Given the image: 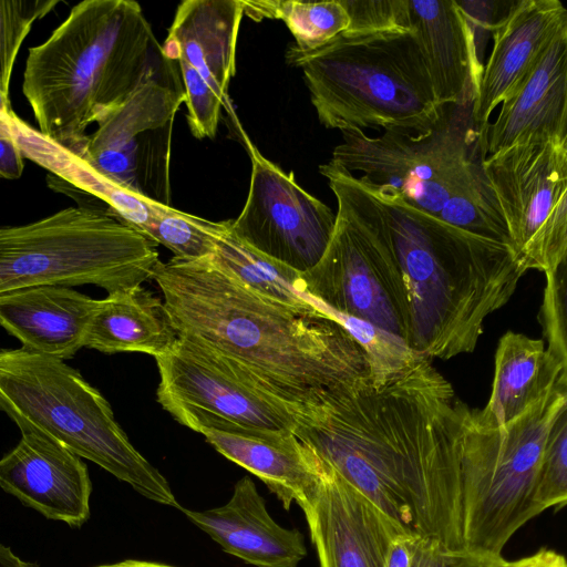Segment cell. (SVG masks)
<instances>
[{"label":"cell","mask_w":567,"mask_h":567,"mask_svg":"<svg viewBox=\"0 0 567 567\" xmlns=\"http://www.w3.org/2000/svg\"><path fill=\"white\" fill-rule=\"evenodd\" d=\"M155 360L157 401L172 416L207 413L250 427L293 432L297 415L288 406L240 379L207 347L177 336L171 351Z\"/></svg>","instance_id":"obj_14"},{"label":"cell","mask_w":567,"mask_h":567,"mask_svg":"<svg viewBox=\"0 0 567 567\" xmlns=\"http://www.w3.org/2000/svg\"><path fill=\"white\" fill-rule=\"evenodd\" d=\"M152 279L178 337L207 347L296 415L372 377L359 343L315 301L300 309L268 299L210 257L159 260Z\"/></svg>","instance_id":"obj_2"},{"label":"cell","mask_w":567,"mask_h":567,"mask_svg":"<svg viewBox=\"0 0 567 567\" xmlns=\"http://www.w3.org/2000/svg\"><path fill=\"white\" fill-rule=\"evenodd\" d=\"M185 92L175 65L141 85L97 123L72 167L142 198L171 206L169 162L175 115Z\"/></svg>","instance_id":"obj_11"},{"label":"cell","mask_w":567,"mask_h":567,"mask_svg":"<svg viewBox=\"0 0 567 567\" xmlns=\"http://www.w3.org/2000/svg\"><path fill=\"white\" fill-rule=\"evenodd\" d=\"M95 567H173V566L159 564V563L128 559V560H124V561L116 563V564L100 565V566H95Z\"/></svg>","instance_id":"obj_40"},{"label":"cell","mask_w":567,"mask_h":567,"mask_svg":"<svg viewBox=\"0 0 567 567\" xmlns=\"http://www.w3.org/2000/svg\"><path fill=\"white\" fill-rule=\"evenodd\" d=\"M512 567H567V564L559 553L542 548L530 556L513 561Z\"/></svg>","instance_id":"obj_38"},{"label":"cell","mask_w":567,"mask_h":567,"mask_svg":"<svg viewBox=\"0 0 567 567\" xmlns=\"http://www.w3.org/2000/svg\"><path fill=\"white\" fill-rule=\"evenodd\" d=\"M0 567H38L32 563L20 559L9 547L0 544Z\"/></svg>","instance_id":"obj_39"},{"label":"cell","mask_w":567,"mask_h":567,"mask_svg":"<svg viewBox=\"0 0 567 567\" xmlns=\"http://www.w3.org/2000/svg\"><path fill=\"white\" fill-rule=\"evenodd\" d=\"M411 31L439 103L473 105L483 65L467 16L456 0H408Z\"/></svg>","instance_id":"obj_21"},{"label":"cell","mask_w":567,"mask_h":567,"mask_svg":"<svg viewBox=\"0 0 567 567\" xmlns=\"http://www.w3.org/2000/svg\"><path fill=\"white\" fill-rule=\"evenodd\" d=\"M302 512L320 567H384L392 539L409 532L322 462Z\"/></svg>","instance_id":"obj_16"},{"label":"cell","mask_w":567,"mask_h":567,"mask_svg":"<svg viewBox=\"0 0 567 567\" xmlns=\"http://www.w3.org/2000/svg\"><path fill=\"white\" fill-rule=\"evenodd\" d=\"M472 105H446L439 123L422 134L341 132L331 162L361 173V181L388 186L409 204L435 217L444 203L482 175Z\"/></svg>","instance_id":"obj_10"},{"label":"cell","mask_w":567,"mask_h":567,"mask_svg":"<svg viewBox=\"0 0 567 567\" xmlns=\"http://www.w3.org/2000/svg\"><path fill=\"white\" fill-rule=\"evenodd\" d=\"M100 301L65 286L17 289L0 295V326L22 348L64 361L84 348Z\"/></svg>","instance_id":"obj_22"},{"label":"cell","mask_w":567,"mask_h":567,"mask_svg":"<svg viewBox=\"0 0 567 567\" xmlns=\"http://www.w3.org/2000/svg\"><path fill=\"white\" fill-rule=\"evenodd\" d=\"M181 511L224 551L249 565L297 567L307 556L303 535L272 519L265 499L248 476L236 483L225 505L202 512L183 507Z\"/></svg>","instance_id":"obj_20"},{"label":"cell","mask_w":567,"mask_h":567,"mask_svg":"<svg viewBox=\"0 0 567 567\" xmlns=\"http://www.w3.org/2000/svg\"><path fill=\"white\" fill-rule=\"evenodd\" d=\"M200 433L214 449L262 481L289 511L302 509L312 498L321 462L292 431L250 427L218 416L185 412L173 416Z\"/></svg>","instance_id":"obj_15"},{"label":"cell","mask_w":567,"mask_h":567,"mask_svg":"<svg viewBox=\"0 0 567 567\" xmlns=\"http://www.w3.org/2000/svg\"><path fill=\"white\" fill-rule=\"evenodd\" d=\"M365 184L401 267L410 348L442 360L473 352L485 319L507 303L525 274L512 249L417 209L391 187Z\"/></svg>","instance_id":"obj_4"},{"label":"cell","mask_w":567,"mask_h":567,"mask_svg":"<svg viewBox=\"0 0 567 567\" xmlns=\"http://www.w3.org/2000/svg\"><path fill=\"white\" fill-rule=\"evenodd\" d=\"M12 116L0 114V178L18 179L24 169V157L13 131Z\"/></svg>","instance_id":"obj_34"},{"label":"cell","mask_w":567,"mask_h":567,"mask_svg":"<svg viewBox=\"0 0 567 567\" xmlns=\"http://www.w3.org/2000/svg\"><path fill=\"white\" fill-rule=\"evenodd\" d=\"M0 114L6 116H12L14 115L9 96L4 95L2 92H0Z\"/></svg>","instance_id":"obj_41"},{"label":"cell","mask_w":567,"mask_h":567,"mask_svg":"<svg viewBox=\"0 0 567 567\" xmlns=\"http://www.w3.org/2000/svg\"><path fill=\"white\" fill-rule=\"evenodd\" d=\"M567 501V411L553 425L536 481V503L544 512L563 507Z\"/></svg>","instance_id":"obj_31"},{"label":"cell","mask_w":567,"mask_h":567,"mask_svg":"<svg viewBox=\"0 0 567 567\" xmlns=\"http://www.w3.org/2000/svg\"><path fill=\"white\" fill-rule=\"evenodd\" d=\"M60 0H0V92L9 96L18 52L37 20L44 18Z\"/></svg>","instance_id":"obj_30"},{"label":"cell","mask_w":567,"mask_h":567,"mask_svg":"<svg viewBox=\"0 0 567 567\" xmlns=\"http://www.w3.org/2000/svg\"><path fill=\"white\" fill-rule=\"evenodd\" d=\"M0 486L47 518L80 527L90 517L86 464L40 433L21 432L17 446L0 460Z\"/></svg>","instance_id":"obj_17"},{"label":"cell","mask_w":567,"mask_h":567,"mask_svg":"<svg viewBox=\"0 0 567 567\" xmlns=\"http://www.w3.org/2000/svg\"><path fill=\"white\" fill-rule=\"evenodd\" d=\"M565 411L567 380L507 425L480 430L467 416L461 456L465 550L501 555L509 538L543 513L536 503L538 468L549 432Z\"/></svg>","instance_id":"obj_9"},{"label":"cell","mask_w":567,"mask_h":567,"mask_svg":"<svg viewBox=\"0 0 567 567\" xmlns=\"http://www.w3.org/2000/svg\"><path fill=\"white\" fill-rule=\"evenodd\" d=\"M437 218L468 233L509 246L504 216L484 174L467 188L450 197Z\"/></svg>","instance_id":"obj_29"},{"label":"cell","mask_w":567,"mask_h":567,"mask_svg":"<svg viewBox=\"0 0 567 567\" xmlns=\"http://www.w3.org/2000/svg\"><path fill=\"white\" fill-rule=\"evenodd\" d=\"M319 172L337 199L336 224L319 261L300 274V290L330 311L364 320L408 343V293L379 203L364 182L333 162Z\"/></svg>","instance_id":"obj_8"},{"label":"cell","mask_w":567,"mask_h":567,"mask_svg":"<svg viewBox=\"0 0 567 567\" xmlns=\"http://www.w3.org/2000/svg\"><path fill=\"white\" fill-rule=\"evenodd\" d=\"M468 412L423 357L382 384L369 377L333 393L297 415L293 434L399 525L457 551Z\"/></svg>","instance_id":"obj_1"},{"label":"cell","mask_w":567,"mask_h":567,"mask_svg":"<svg viewBox=\"0 0 567 567\" xmlns=\"http://www.w3.org/2000/svg\"><path fill=\"white\" fill-rule=\"evenodd\" d=\"M445 551L436 539L417 535L411 567H444Z\"/></svg>","instance_id":"obj_36"},{"label":"cell","mask_w":567,"mask_h":567,"mask_svg":"<svg viewBox=\"0 0 567 567\" xmlns=\"http://www.w3.org/2000/svg\"><path fill=\"white\" fill-rule=\"evenodd\" d=\"M519 268L556 274L567 255V138L512 146L481 161Z\"/></svg>","instance_id":"obj_12"},{"label":"cell","mask_w":567,"mask_h":567,"mask_svg":"<svg viewBox=\"0 0 567 567\" xmlns=\"http://www.w3.org/2000/svg\"><path fill=\"white\" fill-rule=\"evenodd\" d=\"M175 64L140 3L84 0L43 43L29 49L22 92L40 134L75 153L91 124Z\"/></svg>","instance_id":"obj_3"},{"label":"cell","mask_w":567,"mask_h":567,"mask_svg":"<svg viewBox=\"0 0 567 567\" xmlns=\"http://www.w3.org/2000/svg\"><path fill=\"white\" fill-rule=\"evenodd\" d=\"M566 380L567 367L549 357L543 340L508 331L496 349L491 398L483 409L470 410L468 423L480 430L507 425Z\"/></svg>","instance_id":"obj_24"},{"label":"cell","mask_w":567,"mask_h":567,"mask_svg":"<svg viewBox=\"0 0 567 567\" xmlns=\"http://www.w3.org/2000/svg\"><path fill=\"white\" fill-rule=\"evenodd\" d=\"M348 17L347 32L411 31L408 0H341Z\"/></svg>","instance_id":"obj_32"},{"label":"cell","mask_w":567,"mask_h":567,"mask_svg":"<svg viewBox=\"0 0 567 567\" xmlns=\"http://www.w3.org/2000/svg\"><path fill=\"white\" fill-rule=\"evenodd\" d=\"M225 228L226 220L210 221L161 204L140 233L168 248L175 258L196 260L214 255Z\"/></svg>","instance_id":"obj_28"},{"label":"cell","mask_w":567,"mask_h":567,"mask_svg":"<svg viewBox=\"0 0 567 567\" xmlns=\"http://www.w3.org/2000/svg\"><path fill=\"white\" fill-rule=\"evenodd\" d=\"M245 16L251 19H279L295 38L296 50H316L349 27V17L341 0L299 1L270 0L243 1Z\"/></svg>","instance_id":"obj_27"},{"label":"cell","mask_w":567,"mask_h":567,"mask_svg":"<svg viewBox=\"0 0 567 567\" xmlns=\"http://www.w3.org/2000/svg\"><path fill=\"white\" fill-rule=\"evenodd\" d=\"M240 0H186L175 13L162 44L164 55L192 68L227 102L236 72L238 31L244 18Z\"/></svg>","instance_id":"obj_23"},{"label":"cell","mask_w":567,"mask_h":567,"mask_svg":"<svg viewBox=\"0 0 567 567\" xmlns=\"http://www.w3.org/2000/svg\"><path fill=\"white\" fill-rule=\"evenodd\" d=\"M249 154L251 175L244 208L228 220L230 231L246 245L302 274L323 255L336 214L306 192L293 174L267 159L238 125Z\"/></svg>","instance_id":"obj_13"},{"label":"cell","mask_w":567,"mask_h":567,"mask_svg":"<svg viewBox=\"0 0 567 567\" xmlns=\"http://www.w3.org/2000/svg\"><path fill=\"white\" fill-rule=\"evenodd\" d=\"M0 411L21 432L45 435L142 496L181 509L164 475L132 445L106 399L63 360L1 348Z\"/></svg>","instance_id":"obj_6"},{"label":"cell","mask_w":567,"mask_h":567,"mask_svg":"<svg viewBox=\"0 0 567 567\" xmlns=\"http://www.w3.org/2000/svg\"><path fill=\"white\" fill-rule=\"evenodd\" d=\"M158 261L156 244L106 205H79L29 224L0 225V295L81 285L110 295L141 286Z\"/></svg>","instance_id":"obj_7"},{"label":"cell","mask_w":567,"mask_h":567,"mask_svg":"<svg viewBox=\"0 0 567 567\" xmlns=\"http://www.w3.org/2000/svg\"><path fill=\"white\" fill-rule=\"evenodd\" d=\"M417 534L403 532L391 542L384 567H411Z\"/></svg>","instance_id":"obj_37"},{"label":"cell","mask_w":567,"mask_h":567,"mask_svg":"<svg viewBox=\"0 0 567 567\" xmlns=\"http://www.w3.org/2000/svg\"><path fill=\"white\" fill-rule=\"evenodd\" d=\"M213 261L250 290L300 309L316 305L300 290V272L259 252L226 228L216 241Z\"/></svg>","instance_id":"obj_26"},{"label":"cell","mask_w":567,"mask_h":567,"mask_svg":"<svg viewBox=\"0 0 567 567\" xmlns=\"http://www.w3.org/2000/svg\"><path fill=\"white\" fill-rule=\"evenodd\" d=\"M177 333L162 298L136 286L101 299L84 339V348L113 354L142 352L154 358L171 351Z\"/></svg>","instance_id":"obj_25"},{"label":"cell","mask_w":567,"mask_h":567,"mask_svg":"<svg viewBox=\"0 0 567 567\" xmlns=\"http://www.w3.org/2000/svg\"><path fill=\"white\" fill-rule=\"evenodd\" d=\"M286 59L327 128L422 134L443 115L412 31H344L312 51L290 45Z\"/></svg>","instance_id":"obj_5"},{"label":"cell","mask_w":567,"mask_h":567,"mask_svg":"<svg viewBox=\"0 0 567 567\" xmlns=\"http://www.w3.org/2000/svg\"><path fill=\"white\" fill-rule=\"evenodd\" d=\"M513 561L506 560L502 554H481L465 549L445 551L444 567H512Z\"/></svg>","instance_id":"obj_35"},{"label":"cell","mask_w":567,"mask_h":567,"mask_svg":"<svg viewBox=\"0 0 567 567\" xmlns=\"http://www.w3.org/2000/svg\"><path fill=\"white\" fill-rule=\"evenodd\" d=\"M550 138H567V29L501 103L496 120L478 140L481 161L518 144Z\"/></svg>","instance_id":"obj_19"},{"label":"cell","mask_w":567,"mask_h":567,"mask_svg":"<svg viewBox=\"0 0 567 567\" xmlns=\"http://www.w3.org/2000/svg\"><path fill=\"white\" fill-rule=\"evenodd\" d=\"M565 266L556 274L546 275L540 321L548 342L547 353L553 360L567 367Z\"/></svg>","instance_id":"obj_33"},{"label":"cell","mask_w":567,"mask_h":567,"mask_svg":"<svg viewBox=\"0 0 567 567\" xmlns=\"http://www.w3.org/2000/svg\"><path fill=\"white\" fill-rule=\"evenodd\" d=\"M567 29L559 0H519L491 27L493 47L483 66L471 116L480 137L491 115L522 83L551 40Z\"/></svg>","instance_id":"obj_18"}]
</instances>
